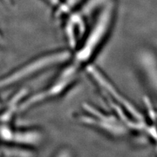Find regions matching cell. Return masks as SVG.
<instances>
[{
  "label": "cell",
  "instance_id": "6da1fadb",
  "mask_svg": "<svg viewBox=\"0 0 157 157\" xmlns=\"http://www.w3.org/2000/svg\"><path fill=\"white\" fill-rule=\"evenodd\" d=\"M115 12V0H110L100 9L92 26L88 28L84 40L73 52L70 62L73 64L81 70L90 64L110 33Z\"/></svg>",
  "mask_w": 157,
  "mask_h": 157
},
{
  "label": "cell",
  "instance_id": "7a4b0ae2",
  "mask_svg": "<svg viewBox=\"0 0 157 157\" xmlns=\"http://www.w3.org/2000/svg\"><path fill=\"white\" fill-rule=\"evenodd\" d=\"M73 52L69 48L48 52L32 59L21 68L0 81V87L6 86L13 83L36 75L48 69L63 65L71 60Z\"/></svg>",
  "mask_w": 157,
  "mask_h": 157
},
{
  "label": "cell",
  "instance_id": "3957f363",
  "mask_svg": "<svg viewBox=\"0 0 157 157\" xmlns=\"http://www.w3.org/2000/svg\"><path fill=\"white\" fill-rule=\"evenodd\" d=\"M82 107L85 113L77 116L82 124L95 127L114 137L125 136L129 132L115 113H109L89 104H84Z\"/></svg>",
  "mask_w": 157,
  "mask_h": 157
},
{
  "label": "cell",
  "instance_id": "277c9868",
  "mask_svg": "<svg viewBox=\"0 0 157 157\" xmlns=\"http://www.w3.org/2000/svg\"><path fill=\"white\" fill-rule=\"evenodd\" d=\"M85 70L91 79L100 88L106 101H109L121 107L136 119L144 121L140 113L122 95L113 83L108 78L99 68L90 63L85 67Z\"/></svg>",
  "mask_w": 157,
  "mask_h": 157
},
{
  "label": "cell",
  "instance_id": "5b68a950",
  "mask_svg": "<svg viewBox=\"0 0 157 157\" xmlns=\"http://www.w3.org/2000/svg\"><path fill=\"white\" fill-rule=\"evenodd\" d=\"M78 76L68 75L61 71L51 84L23 100L18 106V111H26L41 103L63 95L75 84Z\"/></svg>",
  "mask_w": 157,
  "mask_h": 157
},
{
  "label": "cell",
  "instance_id": "8992f818",
  "mask_svg": "<svg viewBox=\"0 0 157 157\" xmlns=\"http://www.w3.org/2000/svg\"><path fill=\"white\" fill-rule=\"evenodd\" d=\"M64 19L63 31L68 48L73 52L80 46L88 31L86 17L75 10Z\"/></svg>",
  "mask_w": 157,
  "mask_h": 157
},
{
  "label": "cell",
  "instance_id": "52a82bcc",
  "mask_svg": "<svg viewBox=\"0 0 157 157\" xmlns=\"http://www.w3.org/2000/svg\"><path fill=\"white\" fill-rule=\"evenodd\" d=\"M2 131L3 137L6 140L28 147L37 145L41 143L43 138L42 132L38 129L13 131L4 128Z\"/></svg>",
  "mask_w": 157,
  "mask_h": 157
},
{
  "label": "cell",
  "instance_id": "ba28073f",
  "mask_svg": "<svg viewBox=\"0 0 157 157\" xmlns=\"http://www.w3.org/2000/svg\"><path fill=\"white\" fill-rule=\"evenodd\" d=\"M85 0H61L58 6L55 8L54 17L56 19L65 18L69 14L75 11Z\"/></svg>",
  "mask_w": 157,
  "mask_h": 157
},
{
  "label": "cell",
  "instance_id": "9c48e42d",
  "mask_svg": "<svg viewBox=\"0 0 157 157\" xmlns=\"http://www.w3.org/2000/svg\"><path fill=\"white\" fill-rule=\"evenodd\" d=\"M110 0H85L77 11H79L86 18L90 16L96 11H99L100 9Z\"/></svg>",
  "mask_w": 157,
  "mask_h": 157
},
{
  "label": "cell",
  "instance_id": "30bf717a",
  "mask_svg": "<svg viewBox=\"0 0 157 157\" xmlns=\"http://www.w3.org/2000/svg\"><path fill=\"white\" fill-rule=\"evenodd\" d=\"M44 1H45L47 3H48L49 6L55 8L58 6L61 0H44Z\"/></svg>",
  "mask_w": 157,
  "mask_h": 157
}]
</instances>
